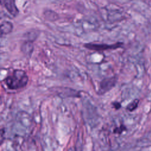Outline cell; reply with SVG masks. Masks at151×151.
Masks as SVG:
<instances>
[{
    "mask_svg": "<svg viewBox=\"0 0 151 151\" xmlns=\"http://www.w3.org/2000/svg\"><path fill=\"white\" fill-rule=\"evenodd\" d=\"M29 78L25 70L15 69L3 80L6 87L11 90H17L25 87Z\"/></svg>",
    "mask_w": 151,
    "mask_h": 151,
    "instance_id": "obj_1",
    "label": "cell"
},
{
    "mask_svg": "<svg viewBox=\"0 0 151 151\" xmlns=\"http://www.w3.org/2000/svg\"><path fill=\"white\" fill-rule=\"evenodd\" d=\"M124 45L123 42H116L114 44H98L93 42L85 43L83 46L85 48L94 51H104L106 50H116L118 48H122Z\"/></svg>",
    "mask_w": 151,
    "mask_h": 151,
    "instance_id": "obj_2",
    "label": "cell"
},
{
    "mask_svg": "<svg viewBox=\"0 0 151 151\" xmlns=\"http://www.w3.org/2000/svg\"><path fill=\"white\" fill-rule=\"evenodd\" d=\"M117 82V77L116 76L103 78L99 83L97 94L99 95H103L106 94L116 86Z\"/></svg>",
    "mask_w": 151,
    "mask_h": 151,
    "instance_id": "obj_3",
    "label": "cell"
},
{
    "mask_svg": "<svg viewBox=\"0 0 151 151\" xmlns=\"http://www.w3.org/2000/svg\"><path fill=\"white\" fill-rule=\"evenodd\" d=\"M52 91L55 92L56 95L60 98H68V97H80V91L76 90L65 87H57L55 89L52 88Z\"/></svg>",
    "mask_w": 151,
    "mask_h": 151,
    "instance_id": "obj_4",
    "label": "cell"
},
{
    "mask_svg": "<svg viewBox=\"0 0 151 151\" xmlns=\"http://www.w3.org/2000/svg\"><path fill=\"white\" fill-rule=\"evenodd\" d=\"M1 4L3 5L6 11L14 17H17L19 14L18 9L14 0H1Z\"/></svg>",
    "mask_w": 151,
    "mask_h": 151,
    "instance_id": "obj_5",
    "label": "cell"
},
{
    "mask_svg": "<svg viewBox=\"0 0 151 151\" xmlns=\"http://www.w3.org/2000/svg\"><path fill=\"white\" fill-rule=\"evenodd\" d=\"M33 41L27 40L24 41L21 47V50L23 54L27 56H31L34 51V44Z\"/></svg>",
    "mask_w": 151,
    "mask_h": 151,
    "instance_id": "obj_6",
    "label": "cell"
},
{
    "mask_svg": "<svg viewBox=\"0 0 151 151\" xmlns=\"http://www.w3.org/2000/svg\"><path fill=\"white\" fill-rule=\"evenodd\" d=\"M14 25L12 22L4 21L1 24V35H7L10 34L13 30Z\"/></svg>",
    "mask_w": 151,
    "mask_h": 151,
    "instance_id": "obj_7",
    "label": "cell"
},
{
    "mask_svg": "<svg viewBox=\"0 0 151 151\" xmlns=\"http://www.w3.org/2000/svg\"><path fill=\"white\" fill-rule=\"evenodd\" d=\"M44 18L50 22H54L59 19V15L55 11L51 9H46L43 12Z\"/></svg>",
    "mask_w": 151,
    "mask_h": 151,
    "instance_id": "obj_8",
    "label": "cell"
},
{
    "mask_svg": "<svg viewBox=\"0 0 151 151\" xmlns=\"http://www.w3.org/2000/svg\"><path fill=\"white\" fill-rule=\"evenodd\" d=\"M139 103V100L138 99H135L133 101H132L126 107V109L130 112L133 111L134 110H136Z\"/></svg>",
    "mask_w": 151,
    "mask_h": 151,
    "instance_id": "obj_9",
    "label": "cell"
},
{
    "mask_svg": "<svg viewBox=\"0 0 151 151\" xmlns=\"http://www.w3.org/2000/svg\"><path fill=\"white\" fill-rule=\"evenodd\" d=\"M127 130V127L125 125L123 124H121L119 126L115 127L113 129V133L114 134H121L124 131Z\"/></svg>",
    "mask_w": 151,
    "mask_h": 151,
    "instance_id": "obj_10",
    "label": "cell"
},
{
    "mask_svg": "<svg viewBox=\"0 0 151 151\" xmlns=\"http://www.w3.org/2000/svg\"><path fill=\"white\" fill-rule=\"evenodd\" d=\"M111 105H112V107L114 109H116V110H119L122 107L121 103L120 102H118V101H113V102H112L111 103Z\"/></svg>",
    "mask_w": 151,
    "mask_h": 151,
    "instance_id": "obj_11",
    "label": "cell"
},
{
    "mask_svg": "<svg viewBox=\"0 0 151 151\" xmlns=\"http://www.w3.org/2000/svg\"><path fill=\"white\" fill-rule=\"evenodd\" d=\"M4 134H5V130L4 128H1V139H0V142H1V145H2V143H3V141L4 140Z\"/></svg>",
    "mask_w": 151,
    "mask_h": 151,
    "instance_id": "obj_12",
    "label": "cell"
}]
</instances>
